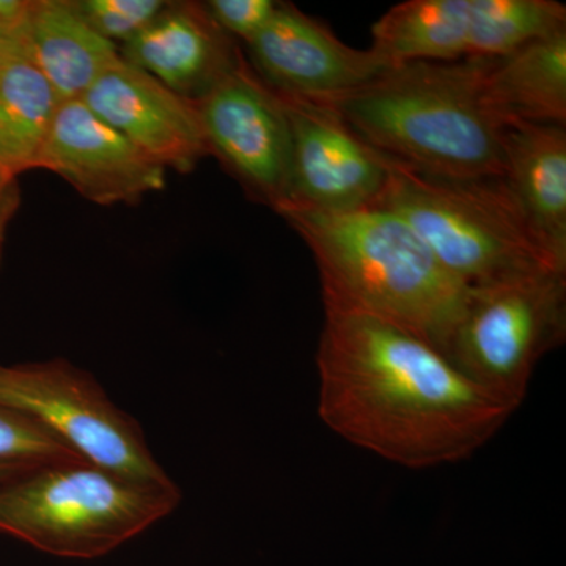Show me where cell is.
I'll list each match as a JSON object with an SVG mask.
<instances>
[{"label": "cell", "instance_id": "obj_4", "mask_svg": "<svg viewBox=\"0 0 566 566\" xmlns=\"http://www.w3.org/2000/svg\"><path fill=\"white\" fill-rule=\"evenodd\" d=\"M177 483H153L76 463L36 465L0 485V534L73 560L107 556L172 515Z\"/></svg>", "mask_w": 566, "mask_h": 566}, {"label": "cell", "instance_id": "obj_23", "mask_svg": "<svg viewBox=\"0 0 566 566\" xmlns=\"http://www.w3.org/2000/svg\"><path fill=\"white\" fill-rule=\"evenodd\" d=\"M18 207H20L18 181L7 180L3 175H0V211H9L17 214Z\"/></svg>", "mask_w": 566, "mask_h": 566}, {"label": "cell", "instance_id": "obj_25", "mask_svg": "<svg viewBox=\"0 0 566 566\" xmlns=\"http://www.w3.org/2000/svg\"><path fill=\"white\" fill-rule=\"evenodd\" d=\"M44 465V464H43ZM36 468L32 464H20V463H0V485L10 482V480L17 479L31 469Z\"/></svg>", "mask_w": 566, "mask_h": 566}, {"label": "cell", "instance_id": "obj_15", "mask_svg": "<svg viewBox=\"0 0 566 566\" xmlns=\"http://www.w3.org/2000/svg\"><path fill=\"white\" fill-rule=\"evenodd\" d=\"M21 36L29 57L62 103L84 98L120 57V48L93 32L70 0H32Z\"/></svg>", "mask_w": 566, "mask_h": 566}, {"label": "cell", "instance_id": "obj_21", "mask_svg": "<svg viewBox=\"0 0 566 566\" xmlns=\"http://www.w3.org/2000/svg\"><path fill=\"white\" fill-rule=\"evenodd\" d=\"M82 21L104 40L126 44L166 9L169 0H70Z\"/></svg>", "mask_w": 566, "mask_h": 566}, {"label": "cell", "instance_id": "obj_8", "mask_svg": "<svg viewBox=\"0 0 566 566\" xmlns=\"http://www.w3.org/2000/svg\"><path fill=\"white\" fill-rule=\"evenodd\" d=\"M210 156L256 202L281 214L290 205L292 126L281 96L244 57L197 99Z\"/></svg>", "mask_w": 566, "mask_h": 566}, {"label": "cell", "instance_id": "obj_26", "mask_svg": "<svg viewBox=\"0 0 566 566\" xmlns=\"http://www.w3.org/2000/svg\"><path fill=\"white\" fill-rule=\"evenodd\" d=\"M3 251H0V264H2Z\"/></svg>", "mask_w": 566, "mask_h": 566}, {"label": "cell", "instance_id": "obj_18", "mask_svg": "<svg viewBox=\"0 0 566 566\" xmlns=\"http://www.w3.org/2000/svg\"><path fill=\"white\" fill-rule=\"evenodd\" d=\"M370 50L389 66L469 57V0H408L371 28Z\"/></svg>", "mask_w": 566, "mask_h": 566}, {"label": "cell", "instance_id": "obj_3", "mask_svg": "<svg viewBox=\"0 0 566 566\" xmlns=\"http://www.w3.org/2000/svg\"><path fill=\"white\" fill-rule=\"evenodd\" d=\"M314 253L324 311L375 316L436 349L460 314L468 285L442 266L397 212L290 210L281 214Z\"/></svg>", "mask_w": 566, "mask_h": 566}, {"label": "cell", "instance_id": "obj_13", "mask_svg": "<svg viewBox=\"0 0 566 566\" xmlns=\"http://www.w3.org/2000/svg\"><path fill=\"white\" fill-rule=\"evenodd\" d=\"M122 57L185 98H202L243 57L232 36L212 21L203 3L169 2Z\"/></svg>", "mask_w": 566, "mask_h": 566}, {"label": "cell", "instance_id": "obj_22", "mask_svg": "<svg viewBox=\"0 0 566 566\" xmlns=\"http://www.w3.org/2000/svg\"><path fill=\"white\" fill-rule=\"evenodd\" d=\"M212 21L232 39L251 43L273 18L274 0H210L203 3Z\"/></svg>", "mask_w": 566, "mask_h": 566}, {"label": "cell", "instance_id": "obj_12", "mask_svg": "<svg viewBox=\"0 0 566 566\" xmlns=\"http://www.w3.org/2000/svg\"><path fill=\"white\" fill-rule=\"evenodd\" d=\"M82 102L166 170L189 174L210 156L197 103L170 91L122 54Z\"/></svg>", "mask_w": 566, "mask_h": 566}, {"label": "cell", "instance_id": "obj_19", "mask_svg": "<svg viewBox=\"0 0 566 566\" xmlns=\"http://www.w3.org/2000/svg\"><path fill=\"white\" fill-rule=\"evenodd\" d=\"M565 29V6L554 0H469V57H505Z\"/></svg>", "mask_w": 566, "mask_h": 566}, {"label": "cell", "instance_id": "obj_5", "mask_svg": "<svg viewBox=\"0 0 566 566\" xmlns=\"http://www.w3.org/2000/svg\"><path fill=\"white\" fill-rule=\"evenodd\" d=\"M387 164L389 177L375 207L403 218L458 281L471 286L566 271L536 243L502 178L434 177L390 158Z\"/></svg>", "mask_w": 566, "mask_h": 566}, {"label": "cell", "instance_id": "obj_2", "mask_svg": "<svg viewBox=\"0 0 566 566\" xmlns=\"http://www.w3.org/2000/svg\"><path fill=\"white\" fill-rule=\"evenodd\" d=\"M491 59L389 66L326 102L376 151L444 178L504 175L502 133L486 93Z\"/></svg>", "mask_w": 566, "mask_h": 566}, {"label": "cell", "instance_id": "obj_6", "mask_svg": "<svg viewBox=\"0 0 566 566\" xmlns=\"http://www.w3.org/2000/svg\"><path fill=\"white\" fill-rule=\"evenodd\" d=\"M566 337V271L539 270L468 286L438 352L515 412L547 353Z\"/></svg>", "mask_w": 566, "mask_h": 566}, {"label": "cell", "instance_id": "obj_17", "mask_svg": "<svg viewBox=\"0 0 566 566\" xmlns=\"http://www.w3.org/2000/svg\"><path fill=\"white\" fill-rule=\"evenodd\" d=\"M61 103L20 36L0 69V175L7 180L36 170Z\"/></svg>", "mask_w": 566, "mask_h": 566}, {"label": "cell", "instance_id": "obj_11", "mask_svg": "<svg viewBox=\"0 0 566 566\" xmlns=\"http://www.w3.org/2000/svg\"><path fill=\"white\" fill-rule=\"evenodd\" d=\"M36 169L59 175L102 207L136 205L166 188L167 170L82 99L59 106Z\"/></svg>", "mask_w": 566, "mask_h": 566}, {"label": "cell", "instance_id": "obj_9", "mask_svg": "<svg viewBox=\"0 0 566 566\" xmlns=\"http://www.w3.org/2000/svg\"><path fill=\"white\" fill-rule=\"evenodd\" d=\"M279 96L292 126V185L285 211L375 207L389 177L386 156L365 144L329 104Z\"/></svg>", "mask_w": 566, "mask_h": 566}, {"label": "cell", "instance_id": "obj_24", "mask_svg": "<svg viewBox=\"0 0 566 566\" xmlns=\"http://www.w3.org/2000/svg\"><path fill=\"white\" fill-rule=\"evenodd\" d=\"M21 31L9 32L2 31V29H0V69H2L3 63H6L7 59H9L13 48L17 46L18 40H20L21 36Z\"/></svg>", "mask_w": 566, "mask_h": 566}, {"label": "cell", "instance_id": "obj_16", "mask_svg": "<svg viewBox=\"0 0 566 566\" xmlns=\"http://www.w3.org/2000/svg\"><path fill=\"white\" fill-rule=\"evenodd\" d=\"M486 93L502 122L566 123V29L491 59Z\"/></svg>", "mask_w": 566, "mask_h": 566}, {"label": "cell", "instance_id": "obj_20", "mask_svg": "<svg viewBox=\"0 0 566 566\" xmlns=\"http://www.w3.org/2000/svg\"><path fill=\"white\" fill-rule=\"evenodd\" d=\"M85 461L31 417L0 406V463L65 464Z\"/></svg>", "mask_w": 566, "mask_h": 566}, {"label": "cell", "instance_id": "obj_1", "mask_svg": "<svg viewBox=\"0 0 566 566\" xmlns=\"http://www.w3.org/2000/svg\"><path fill=\"white\" fill-rule=\"evenodd\" d=\"M316 367L326 427L409 469L474 455L513 415L433 345L375 316L324 311Z\"/></svg>", "mask_w": 566, "mask_h": 566}, {"label": "cell", "instance_id": "obj_7", "mask_svg": "<svg viewBox=\"0 0 566 566\" xmlns=\"http://www.w3.org/2000/svg\"><path fill=\"white\" fill-rule=\"evenodd\" d=\"M0 406L43 424L88 463L144 482H172L140 423L70 360L0 364Z\"/></svg>", "mask_w": 566, "mask_h": 566}, {"label": "cell", "instance_id": "obj_14", "mask_svg": "<svg viewBox=\"0 0 566 566\" xmlns=\"http://www.w3.org/2000/svg\"><path fill=\"white\" fill-rule=\"evenodd\" d=\"M504 180L536 243L566 270V129L506 123Z\"/></svg>", "mask_w": 566, "mask_h": 566}, {"label": "cell", "instance_id": "obj_10", "mask_svg": "<svg viewBox=\"0 0 566 566\" xmlns=\"http://www.w3.org/2000/svg\"><path fill=\"white\" fill-rule=\"evenodd\" d=\"M248 50L253 71L273 91L311 102H333L389 69L374 51L348 46L322 21L285 2H277Z\"/></svg>", "mask_w": 566, "mask_h": 566}]
</instances>
